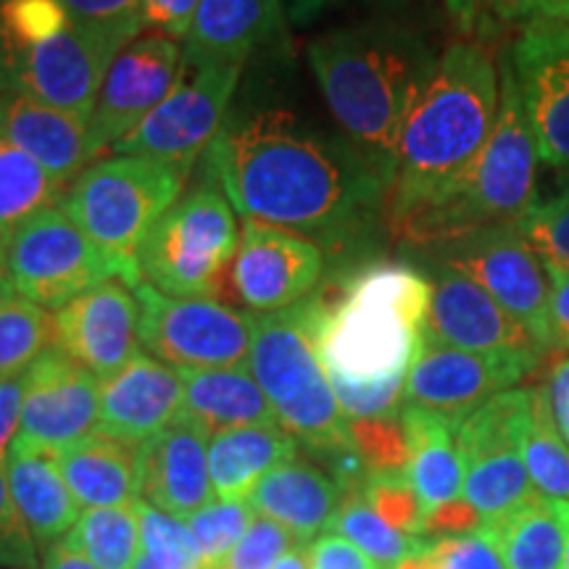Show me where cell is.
Returning <instances> with one entry per match:
<instances>
[{"mask_svg":"<svg viewBox=\"0 0 569 569\" xmlns=\"http://www.w3.org/2000/svg\"><path fill=\"white\" fill-rule=\"evenodd\" d=\"M243 222L309 238L327 251L359 243L388 213L390 177L343 132L269 109L227 119L206 153Z\"/></svg>","mask_w":569,"mask_h":569,"instance_id":"6da1fadb","label":"cell"},{"mask_svg":"<svg viewBox=\"0 0 569 569\" xmlns=\"http://www.w3.org/2000/svg\"><path fill=\"white\" fill-rule=\"evenodd\" d=\"M306 56L340 132L393 184L398 140L440 53L417 27L377 17L322 32Z\"/></svg>","mask_w":569,"mask_h":569,"instance_id":"7a4b0ae2","label":"cell"},{"mask_svg":"<svg viewBox=\"0 0 569 569\" xmlns=\"http://www.w3.org/2000/svg\"><path fill=\"white\" fill-rule=\"evenodd\" d=\"M498 96V59L482 42L443 48L398 140L386 213L393 230L436 201L480 153L493 132Z\"/></svg>","mask_w":569,"mask_h":569,"instance_id":"3957f363","label":"cell"},{"mask_svg":"<svg viewBox=\"0 0 569 569\" xmlns=\"http://www.w3.org/2000/svg\"><path fill=\"white\" fill-rule=\"evenodd\" d=\"M432 284L407 261L356 269L325 296L317 348L336 393L407 382L422 346Z\"/></svg>","mask_w":569,"mask_h":569,"instance_id":"277c9868","label":"cell"},{"mask_svg":"<svg viewBox=\"0 0 569 569\" xmlns=\"http://www.w3.org/2000/svg\"><path fill=\"white\" fill-rule=\"evenodd\" d=\"M498 80L501 96L486 146L436 201L393 230L409 251L457 240L493 224H515L538 198L540 156L503 48L498 53Z\"/></svg>","mask_w":569,"mask_h":569,"instance_id":"5b68a950","label":"cell"},{"mask_svg":"<svg viewBox=\"0 0 569 569\" xmlns=\"http://www.w3.org/2000/svg\"><path fill=\"white\" fill-rule=\"evenodd\" d=\"M325 293L274 315L256 317L248 369L272 403L277 422L322 465L353 446L351 427L340 409L317 348Z\"/></svg>","mask_w":569,"mask_h":569,"instance_id":"8992f818","label":"cell"},{"mask_svg":"<svg viewBox=\"0 0 569 569\" xmlns=\"http://www.w3.org/2000/svg\"><path fill=\"white\" fill-rule=\"evenodd\" d=\"M113 59L61 0H0V92L90 119Z\"/></svg>","mask_w":569,"mask_h":569,"instance_id":"52a82bcc","label":"cell"},{"mask_svg":"<svg viewBox=\"0 0 569 569\" xmlns=\"http://www.w3.org/2000/svg\"><path fill=\"white\" fill-rule=\"evenodd\" d=\"M238 243V219L230 198L206 172L148 232L138 251V267L142 280L161 293L217 301Z\"/></svg>","mask_w":569,"mask_h":569,"instance_id":"ba28073f","label":"cell"},{"mask_svg":"<svg viewBox=\"0 0 569 569\" xmlns=\"http://www.w3.org/2000/svg\"><path fill=\"white\" fill-rule=\"evenodd\" d=\"M188 174L142 156L92 161L63 190L59 209L98 246L138 261L156 222L180 201Z\"/></svg>","mask_w":569,"mask_h":569,"instance_id":"9c48e42d","label":"cell"},{"mask_svg":"<svg viewBox=\"0 0 569 569\" xmlns=\"http://www.w3.org/2000/svg\"><path fill=\"white\" fill-rule=\"evenodd\" d=\"M142 282L138 261L113 256L90 240L59 206L24 219L9 234V282L42 309H63L98 284Z\"/></svg>","mask_w":569,"mask_h":569,"instance_id":"30bf717a","label":"cell"},{"mask_svg":"<svg viewBox=\"0 0 569 569\" xmlns=\"http://www.w3.org/2000/svg\"><path fill=\"white\" fill-rule=\"evenodd\" d=\"M240 74V63L184 61L169 96L138 130L113 146V153L142 156L190 174L222 132Z\"/></svg>","mask_w":569,"mask_h":569,"instance_id":"8fae6325","label":"cell"},{"mask_svg":"<svg viewBox=\"0 0 569 569\" xmlns=\"http://www.w3.org/2000/svg\"><path fill=\"white\" fill-rule=\"evenodd\" d=\"M417 251L427 264L448 267L478 282L543 351H549V274L517 224H493Z\"/></svg>","mask_w":569,"mask_h":569,"instance_id":"7c38bea8","label":"cell"},{"mask_svg":"<svg viewBox=\"0 0 569 569\" xmlns=\"http://www.w3.org/2000/svg\"><path fill=\"white\" fill-rule=\"evenodd\" d=\"M140 338L153 359L174 369L248 367L256 315L211 298H172L151 282L134 284Z\"/></svg>","mask_w":569,"mask_h":569,"instance_id":"4fadbf2b","label":"cell"},{"mask_svg":"<svg viewBox=\"0 0 569 569\" xmlns=\"http://www.w3.org/2000/svg\"><path fill=\"white\" fill-rule=\"evenodd\" d=\"M525 393L528 388L498 393L457 427L459 451L465 459L461 498L478 515L480 528H496L538 493L519 448Z\"/></svg>","mask_w":569,"mask_h":569,"instance_id":"5bb4252c","label":"cell"},{"mask_svg":"<svg viewBox=\"0 0 569 569\" xmlns=\"http://www.w3.org/2000/svg\"><path fill=\"white\" fill-rule=\"evenodd\" d=\"M540 365L532 353H475L422 338L403 388V403L461 425L482 403L507 393Z\"/></svg>","mask_w":569,"mask_h":569,"instance_id":"9a60e30c","label":"cell"},{"mask_svg":"<svg viewBox=\"0 0 569 569\" xmlns=\"http://www.w3.org/2000/svg\"><path fill=\"white\" fill-rule=\"evenodd\" d=\"M182 67V42L159 32L140 34L111 61L88 119L96 159L113 151L117 142L151 117L174 88Z\"/></svg>","mask_w":569,"mask_h":569,"instance_id":"2e32d148","label":"cell"},{"mask_svg":"<svg viewBox=\"0 0 569 569\" xmlns=\"http://www.w3.org/2000/svg\"><path fill=\"white\" fill-rule=\"evenodd\" d=\"M103 382L51 346L24 372L17 448L59 453L98 432Z\"/></svg>","mask_w":569,"mask_h":569,"instance_id":"e0dca14e","label":"cell"},{"mask_svg":"<svg viewBox=\"0 0 569 569\" xmlns=\"http://www.w3.org/2000/svg\"><path fill=\"white\" fill-rule=\"evenodd\" d=\"M503 51L517 77L540 161L569 172V24H538Z\"/></svg>","mask_w":569,"mask_h":569,"instance_id":"ac0fdd59","label":"cell"},{"mask_svg":"<svg viewBox=\"0 0 569 569\" xmlns=\"http://www.w3.org/2000/svg\"><path fill=\"white\" fill-rule=\"evenodd\" d=\"M325 274V251L309 238L269 227L243 222L230 282L238 301L256 317L274 315L301 303Z\"/></svg>","mask_w":569,"mask_h":569,"instance_id":"d6986e66","label":"cell"},{"mask_svg":"<svg viewBox=\"0 0 569 569\" xmlns=\"http://www.w3.org/2000/svg\"><path fill=\"white\" fill-rule=\"evenodd\" d=\"M56 346L77 365L109 380L140 356V303L130 284L111 280L53 315Z\"/></svg>","mask_w":569,"mask_h":569,"instance_id":"ffe728a7","label":"cell"},{"mask_svg":"<svg viewBox=\"0 0 569 569\" xmlns=\"http://www.w3.org/2000/svg\"><path fill=\"white\" fill-rule=\"evenodd\" d=\"M427 277L432 284V298L422 338L475 353L543 356L536 338L478 282L440 264H427Z\"/></svg>","mask_w":569,"mask_h":569,"instance_id":"44dd1931","label":"cell"},{"mask_svg":"<svg viewBox=\"0 0 569 569\" xmlns=\"http://www.w3.org/2000/svg\"><path fill=\"white\" fill-rule=\"evenodd\" d=\"M211 432L180 417L159 436L138 446L140 498L174 517H190L213 501L209 475Z\"/></svg>","mask_w":569,"mask_h":569,"instance_id":"7402d4cb","label":"cell"},{"mask_svg":"<svg viewBox=\"0 0 569 569\" xmlns=\"http://www.w3.org/2000/svg\"><path fill=\"white\" fill-rule=\"evenodd\" d=\"M184 411V386L174 367L134 356L122 372L103 380L98 432L140 446L174 425Z\"/></svg>","mask_w":569,"mask_h":569,"instance_id":"603a6c76","label":"cell"},{"mask_svg":"<svg viewBox=\"0 0 569 569\" xmlns=\"http://www.w3.org/2000/svg\"><path fill=\"white\" fill-rule=\"evenodd\" d=\"M284 0H201L193 27L182 40L188 63H240L284 38Z\"/></svg>","mask_w":569,"mask_h":569,"instance_id":"cb8c5ba5","label":"cell"},{"mask_svg":"<svg viewBox=\"0 0 569 569\" xmlns=\"http://www.w3.org/2000/svg\"><path fill=\"white\" fill-rule=\"evenodd\" d=\"M0 130L61 184H69L84 167L98 161L88 119L34 98L0 92Z\"/></svg>","mask_w":569,"mask_h":569,"instance_id":"d4e9b609","label":"cell"},{"mask_svg":"<svg viewBox=\"0 0 569 569\" xmlns=\"http://www.w3.org/2000/svg\"><path fill=\"white\" fill-rule=\"evenodd\" d=\"M248 503L256 515L282 525L298 543L309 546L330 530L343 503V490L317 461L296 457L264 475Z\"/></svg>","mask_w":569,"mask_h":569,"instance_id":"484cf974","label":"cell"},{"mask_svg":"<svg viewBox=\"0 0 569 569\" xmlns=\"http://www.w3.org/2000/svg\"><path fill=\"white\" fill-rule=\"evenodd\" d=\"M401 422L409 440L407 475L427 519L448 503L461 501L465 493V459L459 451L457 425L411 403H403Z\"/></svg>","mask_w":569,"mask_h":569,"instance_id":"4316f807","label":"cell"},{"mask_svg":"<svg viewBox=\"0 0 569 569\" xmlns=\"http://www.w3.org/2000/svg\"><path fill=\"white\" fill-rule=\"evenodd\" d=\"M56 465L80 507H132L140 498L138 446L92 432L56 453Z\"/></svg>","mask_w":569,"mask_h":569,"instance_id":"83f0119b","label":"cell"},{"mask_svg":"<svg viewBox=\"0 0 569 569\" xmlns=\"http://www.w3.org/2000/svg\"><path fill=\"white\" fill-rule=\"evenodd\" d=\"M184 386V417L211 436L234 427L280 425L277 415L248 367L177 369Z\"/></svg>","mask_w":569,"mask_h":569,"instance_id":"f1b7e54d","label":"cell"},{"mask_svg":"<svg viewBox=\"0 0 569 569\" xmlns=\"http://www.w3.org/2000/svg\"><path fill=\"white\" fill-rule=\"evenodd\" d=\"M6 478L13 503L38 546L53 543L74 528L80 519V503L74 501L56 465V453L11 446L6 459Z\"/></svg>","mask_w":569,"mask_h":569,"instance_id":"f546056e","label":"cell"},{"mask_svg":"<svg viewBox=\"0 0 569 569\" xmlns=\"http://www.w3.org/2000/svg\"><path fill=\"white\" fill-rule=\"evenodd\" d=\"M296 457L298 440L280 425L234 427L217 432L209 440L213 498L248 501L264 475Z\"/></svg>","mask_w":569,"mask_h":569,"instance_id":"4dcf8cb0","label":"cell"},{"mask_svg":"<svg viewBox=\"0 0 569 569\" xmlns=\"http://www.w3.org/2000/svg\"><path fill=\"white\" fill-rule=\"evenodd\" d=\"M490 530L496 532L507 569H565L569 501L536 493Z\"/></svg>","mask_w":569,"mask_h":569,"instance_id":"1f68e13d","label":"cell"},{"mask_svg":"<svg viewBox=\"0 0 569 569\" xmlns=\"http://www.w3.org/2000/svg\"><path fill=\"white\" fill-rule=\"evenodd\" d=\"M519 448L532 488L553 501H569V443L553 419L546 388L532 386L525 393Z\"/></svg>","mask_w":569,"mask_h":569,"instance_id":"d6a6232c","label":"cell"},{"mask_svg":"<svg viewBox=\"0 0 569 569\" xmlns=\"http://www.w3.org/2000/svg\"><path fill=\"white\" fill-rule=\"evenodd\" d=\"M465 40L498 42L538 24H569V0H443Z\"/></svg>","mask_w":569,"mask_h":569,"instance_id":"836d02e7","label":"cell"},{"mask_svg":"<svg viewBox=\"0 0 569 569\" xmlns=\"http://www.w3.org/2000/svg\"><path fill=\"white\" fill-rule=\"evenodd\" d=\"M63 190L67 184L48 174L0 130V234H11L32 213L59 203Z\"/></svg>","mask_w":569,"mask_h":569,"instance_id":"e575fe53","label":"cell"},{"mask_svg":"<svg viewBox=\"0 0 569 569\" xmlns=\"http://www.w3.org/2000/svg\"><path fill=\"white\" fill-rule=\"evenodd\" d=\"M56 346V322L48 309L0 284V380L24 375L48 348Z\"/></svg>","mask_w":569,"mask_h":569,"instance_id":"d590c367","label":"cell"},{"mask_svg":"<svg viewBox=\"0 0 569 569\" xmlns=\"http://www.w3.org/2000/svg\"><path fill=\"white\" fill-rule=\"evenodd\" d=\"M63 540L98 569H132L142 549L134 507L82 511Z\"/></svg>","mask_w":569,"mask_h":569,"instance_id":"8d00e7d4","label":"cell"},{"mask_svg":"<svg viewBox=\"0 0 569 569\" xmlns=\"http://www.w3.org/2000/svg\"><path fill=\"white\" fill-rule=\"evenodd\" d=\"M330 530L340 532L353 546H359L375 561L377 569H398L403 561L419 557L425 551L427 540H430L422 536H409V532L388 525L369 507L361 490L343 496V503H340Z\"/></svg>","mask_w":569,"mask_h":569,"instance_id":"74e56055","label":"cell"},{"mask_svg":"<svg viewBox=\"0 0 569 569\" xmlns=\"http://www.w3.org/2000/svg\"><path fill=\"white\" fill-rule=\"evenodd\" d=\"M132 507L140 522L142 553L148 559H153L161 569H209L184 519L167 515L142 498Z\"/></svg>","mask_w":569,"mask_h":569,"instance_id":"f35d334b","label":"cell"},{"mask_svg":"<svg viewBox=\"0 0 569 569\" xmlns=\"http://www.w3.org/2000/svg\"><path fill=\"white\" fill-rule=\"evenodd\" d=\"M61 6L90 38L119 56L146 32L142 0H61Z\"/></svg>","mask_w":569,"mask_h":569,"instance_id":"ab89813d","label":"cell"},{"mask_svg":"<svg viewBox=\"0 0 569 569\" xmlns=\"http://www.w3.org/2000/svg\"><path fill=\"white\" fill-rule=\"evenodd\" d=\"M256 511L248 501H222L213 498L190 517H184L190 532H193L198 549L203 553V561L209 569L222 565L227 553H230L238 540L246 536L248 528L253 525Z\"/></svg>","mask_w":569,"mask_h":569,"instance_id":"60d3db41","label":"cell"},{"mask_svg":"<svg viewBox=\"0 0 569 569\" xmlns=\"http://www.w3.org/2000/svg\"><path fill=\"white\" fill-rule=\"evenodd\" d=\"M398 569H507V561L498 549L496 532L478 528L430 538L419 557L403 561Z\"/></svg>","mask_w":569,"mask_h":569,"instance_id":"b9f144b4","label":"cell"},{"mask_svg":"<svg viewBox=\"0 0 569 569\" xmlns=\"http://www.w3.org/2000/svg\"><path fill=\"white\" fill-rule=\"evenodd\" d=\"M515 224L543 264L569 272V184L549 198H536Z\"/></svg>","mask_w":569,"mask_h":569,"instance_id":"7bdbcfd3","label":"cell"},{"mask_svg":"<svg viewBox=\"0 0 569 569\" xmlns=\"http://www.w3.org/2000/svg\"><path fill=\"white\" fill-rule=\"evenodd\" d=\"M351 438L359 457L372 472H407L409 440L401 415L377 419H351Z\"/></svg>","mask_w":569,"mask_h":569,"instance_id":"ee69618b","label":"cell"},{"mask_svg":"<svg viewBox=\"0 0 569 569\" xmlns=\"http://www.w3.org/2000/svg\"><path fill=\"white\" fill-rule=\"evenodd\" d=\"M361 493L388 525L409 536H422L425 515L407 472H372Z\"/></svg>","mask_w":569,"mask_h":569,"instance_id":"f6af8a7d","label":"cell"},{"mask_svg":"<svg viewBox=\"0 0 569 569\" xmlns=\"http://www.w3.org/2000/svg\"><path fill=\"white\" fill-rule=\"evenodd\" d=\"M293 546H298V540L282 525L267 517H256L246 536L217 569H272L274 561Z\"/></svg>","mask_w":569,"mask_h":569,"instance_id":"bcb514c9","label":"cell"},{"mask_svg":"<svg viewBox=\"0 0 569 569\" xmlns=\"http://www.w3.org/2000/svg\"><path fill=\"white\" fill-rule=\"evenodd\" d=\"M0 569H40L38 540L13 503L6 461H0Z\"/></svg>","mask_w":569,"mask_h":569,"instance_id":"7dc6e473","label":"cell"},{"mask_svg":"<svg viewBox=\"0 0 569 569\" xmlns=\"http://www.w3.org/2000/svg\"><path fill=\"white\" fill-rule=\"evenodd\" d=\"M201 0H142V24L167 38L184 40Z\"/></svg>","mask_w":569,"mask_h":569,"instance_id":"c3c4849f","label":"cell"},{"mask_svg":"<svg viewBox=\"0 0 569 569\" xmlns=\"http://www.w3.org/2000/svg\"><path fill=\"white\" fill-rule=\"evenodd\" d=\"M306 551L311 569H377L375 561L340 532H322L306 546Z\"/></svg>","mask_w":569,"mask_h":569,"instance_id":"681fc988","label":"cell"},{"mask_svg":"<svg viewBox=\"0 0 569 569\" xmlns=\"http://www.w3.org/2000/svg\"><path fill=\"white\" fill-rule=\"evenodd\" d=\"M549 274V351H569V272L546 264Z\"/></svg>","mask_w":569,"mask_h":569,"instance_id":"f907efd6","label":"cell"},{"mask_svg":"<svg viewBox=\"0 0 569 569\" xmlns=\"http://www.w3.org/2000/svg\"><path fill=\"white\" fill-rule=\"evenodd\" d=\"M409 0H284L288 19L296 27L317 24L319 19L343 9H359V6H372V9H390V6H403Z\"/></svg>","mask_w":569,"mask_h":569,"instance_id":"816d5d0a","label":"cell"},{"mask_svg":"<svg viewBox=\"0 0 569 569\" xmlns=\"http://www.w3.org/2000/svg\"><path fill=\"white\" fill-rule=\"evenodd\" d=\"M21 403H24V375L0 380V461L9 459L13 440L19 436Z\"/></svg>","mask_w":569,"mask_h":569,"instance_id":"f5cc1de1","label":"cell"},{"mask_svg":"<svg viewBox=\"0 0 569 569\" xmlns=\"http://www.w3.org/2000/svg\"><path fill=\"white\" fill-rule=\"evenodd\" d=\"M546 393H549L553 419H557L561 436H565L569 443V359L559 361V365L551 369Z\"/></svg>","mask_w":569,"mask_h":569,"instance_id":"db71d44e","label":"cell"},{"mask_svg":"<svg viewBox=\"0 0 569 569\" xmlns=\"http://www.w3.org/2000/svg\"><path fill=\"white\" fill-rule=\"evenodd\" d=\"M40 569H98L88 557H82L80 551L71 549L67 540H53L42 551Z\"/></svg>","mask_w":569,"mask_h":569,"instance_id":"11a10c76","label":"cell"},{"mask_svg":"<svg viewBox=\"0 0 569 569\" xmlns=\"http://www.w3.org/2000/svg\"><path fill=\"white\" fill-rule=\"evenodd\" d=\"M272 569H311L309 551H306V546L298 543L290 551H284L282 557L274 561Z\"/></svg>","mask_w":569,"mask_h":569,"instance_id":"9f6ffc18","label":"cell"},{"mask_svg":"<svg viewBox=\"0 0 569 569\" xmlns=\"http://www.w3.org/2000/svg\"><path fill=\"white\" fill-rule=\"evenodd\" d=\"M9 282V234H0V284Z\"/></svg>","mask_w":569,"mask_h":569,"instance_id":"6f0895ef","label":"cell"},{"mask_svg":"<svg viewBox=\"0 0 569 569\" xmlns=\"http://www.w3.org/2000/svg\"><path fill=\"white\" fill-rule=\"evenodd\" d=\"M132 569H161L159 565H156V561L153 559H148L146 557V553H140V559L138 561H134V567Z\"/></svg>","mask_w":569,"mask_h":569,"instance_id":"680465c9","label":"cell"},{"mask_svg":"<svg viewBox=\"0 0 569 569\" xmlns=\"http://www.w3.org/2000/svg\"><path fill=\"white\" fill-rule=\"evenodd\" d=\"M565 569H569V532H567V553H565Z\"/></svg>","mask_w":569,"mask_h":569,"instance_id":"91938a15","label":"cell"}]
</instances>
